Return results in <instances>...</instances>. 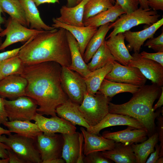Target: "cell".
<instances>
[{"instance_id": "6da1fadb", "label": "cell", "mask_w": 163, "mask_h": 163, "mask_svg": "<svg viewBox=\"0 0 163 163\" xmlns=\"http://www.w3.org/2000/svg\"><path fill=\"white\" fill-rule=\"evenodd\" d=\"M62 66L54 62L25 65L21 75L27 80L25 96L36 103L37 113L56 116V110L69 98L61 83Z\"/></svg>"}, {"instance_id": "7a4b0ae2", "label": "cell", "mask_w": 163, "mask_h": 163, "mask_svg": "<svg viewBox=\"0 0 163 163\" xmlns=\"http://www.w3.org/2000/svg\"><path fill=\"white\" fill-rule=\"evenodd\" d=\"M66 32L62 28L43 30L23 46L18 56L25 65L54 62L69 67L71 59Z\"/></svg>"}, {"instance_id": "3957f363", "label": "cell", "mask_w": 163, "mask_h": 163, "mask_svg": "<svg viewBox=\"0 0 163 163\" xmlns=\"http://www.w3.org/2000/svg\"><path fill=\"white\" fill-rule=\"evenodd\" d=\"M162 87L154 84L144 85L125 103L118 104L110 102L109 113L127 115L137 120L143 125L149 137L156 132L155 121L161 111L159 109L155 112L153 107L161 94Z\"/></svg>"}, {"instance_id": "277c9868", "label": "cell", "mask_w": 163, "mask_h": 163, "mask_svg": "<svg viewBox=\"0 0 163 163\" xmlns=\"http://www.w3.org/2000/svg\"><path fill=\"white\" fill-rule=\"evenodd\" d=\"M160 17L157 11L152 10L150 8L145 9L140 7L131 12L121 15L114 22L110 23V27L113 29L106 39L119 33H123L140 24L150 26L157 22Z\"/></svg>"}, {"instance_id": "5b68a950", "label": "cell", "mask_w": 163, "mask_h": 163, "mask_svg": "<svg viewBox=\"0 0 163 163\" xmlns=\"http://www.w3.org/2000/svg\"><path fill=\"white\" fill-rule=\"evenodd\" d=\"M111 99L98 91L94 95L85 92L79 109L90 127L97 125L109 113Z\"/></svg>"}, {"instance_id": "8992f818", "label": "cell", "mask_w": 163, "mask_h": 163, "mask_svg": "<svg viewBox=\"0 0 163 163\" xmlns=\"http://www.w3.org/2000/svg\"><path fill=\"white\" fill-rule=\"evenodd\" d=\"M34 140L16 133H11L8 137L4 134L0 136V142L10 147L25 163H41V156L34 145Z\"/></svg>"}, {"instance_id": "52a82bcc", "label": "cell", "mask_w": 163, "mask_h": 163, "mask_svg": "<svg viewBox=\"0 0 163 163\" xmlns=\"http://www.w3.org/2000/svg\"><path fill=\"white\" fill-rule=\"evenodd\" d=\"M3 101L7 116L10 121H31L37 113V104L26 96L13 100L3 98Z\"/></svg>"}, {"instance_id": "ba28073f", "label": "cell", "mask_w": 163, "mask_h": 163, "mask_svg": "<svg viewBox=\"0 0 163 163\" xmlns=\"http://www.w3.org/2000/svg\"><path fill=\"white\" fill-rule=\"evenodd\" d=\"M60 78L64 92L71 101L80 105L87 91L84 78L68 67L62 66Z\"/></svg>"}, {"instance_id": "9c48e42d", "label": "cell", "mask_w": 163, "mask_h": 163, "mask_svg": "<svg viewBox=\"0 0 163 163\" xmlns=\"http://www.w3.org/2000/svg\"><path fill=\"white\" fill-rule=\"evenodd\" d=\"M6 22L5 29L0 32V37L6 36L0 47V51L13 44L26 42L43 30L28 28L11 17Z\"/></svg>"}, {"instance_id": "30bf717a", "label": "cell", "mask_w": 163, "mask_h": 163, "mask_svg": "<svg viewBox=\"0 0 163 163\" xmlns=\"http://www.w3.org/2000/svg\"><path fill=\"white\" fill-rule=\"evenodd\" d=\"M105 78L110 81L129 84L141 87L147 79L139 69L134 67L122 65L114 61L113 68Z\"/></svg>"}, {"instance_id": "8fae6325", "label": "cell", "mask_w": 163, "mask_h": 163, "mask_svg": "<svg viewBox=\"0 0 163 163\" xmlns=\"http://www.w3.org/2000/svg\"><path fill=\"white\" fill-rule=\"evenodd\" d=\"M33 120L40 130L46 136H53L57 133L71 134L76 132L75 126L57 116L48 118L37 113Z\"/></svg>"}, {"instance_id": "7c38bea8", "label": "cell", "mask_w": 163, "mask_h": 163, "mask_svg": "<svg viewBox=\"0 0 163 163\" xmlns=\"http://www.w3.org/2000/svg\"><path fill=\"white\" fill-rule=\"evenodd\" d=\"M128 66L138 68L146 78L154 84L161 87L163 85V66L157 62L142 57L135 52Z\"/></svg>"}, {"instance_id": "4fadbf2b", "label": "cell", "mask_w": 163, "mask_h": 163, "mask_svg": "<svg viewBox=\"0 0 163 163\" xmlns=\"http://www.w3.org/2000/svg\"><path fill=\"white\" fill-rule=\"evenodd\" d=\"M36 139L42 163L53 159L62 158L64 139L61 134L48 136L42 133Z\"/></svg>"}, {"instance_id": "5bb4252c", "label": "cell", "mask_w": 163, "mask_h": 163, "mask_svg": "<svg viewBox=\"0 0 163 163\" xmlns=\"http://www.w3.org/2000/svg\"><path fill=\"white\" fill-rule=\"evenodd\" d=\"M27 80L19 75H9L0 80V97L10 100L25 96Z\"/></svg>"}, {"instance_id": "9a60e30c", "label": "cell", "mask_w": 163, "mask_h": 163, "mask_svg": "<svg viewBox=\"0 0 163 163\" xmlns=\"http://www.w3.org/2000/svg\"><path fill=\"white\" fill-rule=\"evenodd\" d=\"M163 24L162 18L142 30L133 32L129 30L124 32L125 39L128 43L126 46L129 51L139 53L145 42L147 39L153 37L155 32Z\"/></svg>"}, {"instance_id": "2e32d148", "label": "cell", "mask_w": 163, "mask_h": 163, "mask_svg": "<svg viewBox=\"0 0 163 163\" xmlns=\"http://www.w3.org/2000/svg\"><path fill=\"white\" fill-rule=\"evenodd\" d=\"M125 125L138 129H145L143 125L137 120L127 115L108 113L97 125L90 127L86 130L98 135L103 129L109 127Z\"/></svg>"}, {"instance_id": "e0dca14e", "label": "cell", "mask_w": 163, "mask_h": 163, "mask_svg": "<svg viewBox=\"0 0 163 163\" xmlns=\"http://www.w3.org/2000/svg\"><path fill=\"white\" fill-rule=\"evenodd\" d=\"M102 136L116 142L131 145L133 144L142 142L147 139L148 134L145 129H136L128 126L126 129L117 132L105 131Z\"/></svg>"}, {"instance_id": "ac0fdd59", "label": "cell", "mask_w": 163, "mask_h": 163, "mask_svg": "<svg viewBox=\"0 0 163 163\" xmlns=\"http://www.w3.org/2000/svg\"><path fill=\"white\" fill-rule=\"evenodd\" d=\"M52 27L55 28H63L70 32L77 41L80 53L83 57L86 48L90 39L97 31V27L89 26L78 27L67 25L53 19Z\"/></svg>"}, {"instance_id": "d6986e66", "label": "cell", "mask_w": 163, "mask_h": 163, "mask_svg": "<svg viewBox=\"0 0 163 163\" xmlns=\"http://www.w3.org/2000/svg\"><path fill=\"white\" fill-rule=\"evenodd\" d=\"M80 130L83 134L84 142V155L85 156L95 151L110 150L114 148L115 143L114 141L89 133L82 127L81 128Z\"/></svg>"}, {"instance_id": "ffe728a7", "label": "cell", "mask_w": 163, "mask_h": 163, "mask_svg": "<svg viewBox=\"0 0 163 163\" xmlns=\"http://www.w3.org/2000/svg\"><path fill=\"white\" fill-rule=\"evenodd\" d=\"M125 37L120 33L105 40L106 45L115 60L120 64L128 66L132 56L126 46Z\"/></svg>"}, {"instance_id": "44dd1931", "label": "cell", "mask_w": 163, "mask_h": 163, "mask_svg": "<svg viewBox=\"0 0 163 163\" xmlns=\"http://www.w3.org/2000/svg\"><path fill=\"white\" fill-rule=\"evenodd\" d=\"M79 104L73 102L69 98L56 109L58 116L71 123L73 125H78L85 128L90 126L86 122L79 110Z\"/></svg>"}, {"instance_id": "7402d4cb", "label": "cell", "mask_w": 163, "mask_h": 163, "mask_svg": "<svg viewBox=\"0 0 163 163\" xmlns=\"http://www.w3.org/2000/svg\"><path fill=\"white\" fill-rule=\"evenodd\" d=\"M89 0H82L76 5L69 7L62 6L60 10V16L55 18L61 23L73 26H84L83 16L85 6Z\"/></svg>"}, {"instance_id": "603a6c76", "label": "cell", "mask_w": 163, "mask_h": 163, "mask_svg": "<svg viewBox=\"0 0 163 163\" xmlns=\"http://www.w3.org/2000/svg\"><path fill=\"white\" fill-rule=\"evenodd\" d=\"M67 30V36L70 49L71 63L68 67L70 69L78 73L83 78L91 71L85 62L79 50L78 43L72 35Z\"/></svg>"}, {"instance_id": "cb8c5ba5", "label": "cell", "mask_w": 163, "mask_h": 163, "mask_svg": "<svg viewBox=\"0 0 163 163\" xmlns=\"http://www.w3.org/2000/svg\"><path fill=\"white\" fill-rule=\"evenodd\" d=\"M125 13L121 7L115 2L111 8L90 17L83 21L84 26L98 28L114 22L120 15Z\"/></svg>"}, {"instance_id": "d4e9b609", "label": "cell", "mask_w": 163, "mask_h": 163, "mask_svg": "<svg viewBox=\"0 0 163 163\" xmlns=\"http://www.w3.org/2000/svg\"><path fill=\"white\" fill-rule=\"evenodd\" d=\"M24 9L30 28L51 30L55 29L46 24L40 17L39 11L32 0H19Z\"/></svg>"}, {"instance_id": "484cf974", "label": "cell", "mask_w": 163, "mask_h": 163, "mask_svg": "<svg viewBox=\"0 0 163 163\" xmlns=\"http://www.w3.org/2000/svg\"><path fill=\"white\" fill-rule=\"evenodd\" d=\"M106 158L116 163H136V159L131 145L115 142L112 150L101 152Z\"/></svg>"}, {"instance_id": "4316f807", "label": "cell", "mask_w": 163, "mask_h": 163, "mask_svg": "<svg viewBox=\"0 0 163 163\" xmlns=\"http://www.w3.org/2000/svg\"><path fill=\"white\" fill-rule=\"evenodd\" d=\"M3 124L11 133L35 140L37 136L43 133L35 123L30 121H7Z\"/></svg>"}, {"instance_id": "83f0119b", "label": "cell", "mask_w": 163, "mask_h": 163, "mask_svg": "<svg viewBox=\"0 0 163 163\" xmlns=\"http://www.w3.org/2000/svg\"><path fill=\"white\" fill-rule=\"evenodd\" d=\"M64 139L62 158L66 163H76L79 153V132L61 134Z\"/></svg>"}, {"instance_id": "f1b7e54d", "label": "cell", "mask_w": 163, "mask_h": 163, "mask_svg": "<svg viewBox=\"0 0 163 163\" xmlns=\"http://www.w3.org/2000/svg\"><path fill=\"white\" fill-rule=\"evenodd\" d=\"M114 61L109 62L102 68L91 72L84 78L88 93L94 95L97 92L105 77L111 70Z\"/></svg>"}, {"instance_id": "f546056e", "label": "cell", "mask_w": 163, "mask_h": 163, "mask_svg": "<svg viewBox=\"0 0 163 163\" xmlns=\"http://www.w3.org/2000/svg\"><path fill=\"white\" fill-rule=\"evenodd\" d=\"M140 87L129 84L113 82L104 78L98 91L105 96L112 98L116 94L121 93L129 92L133 94Z\"/></svg>"}, {"instance_id": "4dcf8cb0", "label": "cell", "mask_w": 163, "mask_h": 163, "mask_svg": "<svg viewBox=\"0 0 163 163\" xmlns=\"http://www.w3.org/2000/svg\"><path fill=\"white\" fill-rule=\"evenodd\" d=\"M110 23L100 26L89 41L86 48L83 59L87 64L105 40V37L111 29Z\"/></svg>"}, {"instance_id": "1f68e13d", "label": "cell", "mask_w": 163, "mask_h": 163, "mask_svg": "<svg viewBox=\"0 0 163 163\" xmlns=\"http://www.w3.org/2000/svg\"><path fill=\"white\" fill-rule=\"evenodd\" d=\"M158 140V134L156 132L141 143L131 145L135 156L136 163H145L149 155L154 152Z\"/></svg>"}, {"instance_id": "d6a6232c", "label": "cell", "mask_w": 163, "mask_h": 163, "mask_svg": "<svg viewBox=\"0 0 163 163\" xmlns=\"http://www.w3.org/2000/svg\"><path fill=\"white\" fill-rule=\"evenodd\" d=\"M0 5L3 11L10 17L22 25L29 27L24 9L19 0H0Z\"/></svg>"}, {"instance_id": "836d02e7", "label": "cell", "mask_w": 163, "mask_h": 163, "mask_svg": "<svg viewBox=\"0 0 163 163\" xmlns=\"http://www.w3.org/2000/svg\"><path fill=\"white\" fill-rule=\"evenodd\" d=\"M105 40L93 55L91 61L87 64L91 72L102 68L109 62L115 61L107 48Z\"/></svg>"}, {"instance_id": "e575fe53", "label": "cell", "mask_w": 163, "mask_h": 163, "mask_svg": "<svg viewBox=\"0 0 163 163\" xmlns=\"http://www.w3.org/2000/svg\"><path fill=\"white\" fill-rule=\"evenodd\" d=\"M115 2L114 0H89L85 6L83 21L111 8Z\"/></svg>"}, {"instance_id": "d590c367", "label": "cell", "mask_w": 163, "mask_h": 163, "mask_svg": "<svg viewBox=\"0 0 163 163\" xmlns=\"http://www.w3.org/2000/svg\"><path fill=\"white\" fill-rule=\"evenodd\" d=\"M24 66L18 55L6 60L0 65L3 78L11 75H21Z\"/></svg>"}, {"instance_id": "8d00e7d4", "label": "cell", "mask_w": 163, "mask_h": 163, "mask_svg": "<svg viewBox=\"0 0 163 163\" xmlns=\"http://www.w3.org/2000/svg\"><path fill=\"white\" fill-rule=\"evenodd\" d=\"M84 163H111L112 161L105 157L101 151L91 152L83 158Z\"/></svg>"}, {"instance_id": "74e56055", "label": "cell", "mask_w": 163, "mask_h": 163, "mask_svg": "<svg viewBox=\"0 0 163 163\" xmlns=\"http://www.w3.org/2000/svg\"><path fill=\"white\" fill-rule=\"evenodd\" d=\"M147 40L144 46L153 49L156 52H163V32L156 37L150 38Z\"/></svg>"}, {"instance_id": "f35d334b", "label": "cell", "mask_w": 163, "mask_h": 163, "mask_svg": "<svg viewBox=\"0 0 163 163\" xmlns=\"http://www.w3.org/2000/svg\"><path fill=\"white\" fill-rule=\"evenodd\" d=\"M125 13L131 12L137 9L139 5L138 0H116Z\"/></svg>"}, {"instance_id": "ab89813d", "label": "cell", "mask_w": 163, "mask_h": 163, "mask_svg": "<svg viewBox=\"0 0 163 163\" xmlns=\"http://www.w3.org/2000/svg\"><path fill=\"white\" fill-rule=\"evenodd\" d=\"M157 120V126L156 129L158 134V140L160 141V146L161 147L159 157H163V117L159 115L156 118Z\"/></svg>"}, {"instance_id": "60d3db41", "label": "cell", "mask_w": 163, "mask_h": 163, "mask_svg": "<svg viewBox=\"0 0 163 163\" xmlns=\"http://www.w3.org/2000/svg\"><path fill=\"white\" fill-rule=\"evenodd\" d=\"M34 38L26 42L19 47L0 53V65L6 60L18 55L21 49Z\"/></svg>"}, {"instance_id": "b9f144b4", "label": "cell", "mask_w": 163, "mask_h": 163, "mask_svg": "<svg viewBox=\"0 0 163 163\" xmlns=\"http://www.w3.org/2000/svg\"><path fill=\"white\" fill-rule=\"evenodd\" d=\"M140 54L142 57L156 62L163 66V52L150 53L143 51Z\"/></svg>"}, {"instance_id": "7bdbcfd3", "label": "cell", "mask_w": 163, "mask_h": 163, "mask_svg": "<svg viewBox=\"0 0 163 163\" xmlns=\"http://www.w3.org/2000/svg\"><path fill=\"white\" fill-rule=\"evenodd\" d=\"M147 2L149 7L152 10L163 11V0H147Z\"/></svg>"}, {"instance_id": "ee69618b", "label": "cell", "mask_w": 163, "mask_h": 163, "mask_svg": "<svg viewBox=\"0 0 163 163\" xmlns=\"http://www.w3.org/2000/svg\"><path fill=\"white\" fill-rule=\"evenodd\" d=\"M155 150L151 153L150 156L149 158L147 159L145 163H156V161L159 157L161 149L160 145L157 143L155 145Z\"/></svg>"}, {"instance_id": "f6af8a7d", "label": "cell", "mask_w": 163, "mask_h": 163, "mask_svg": "<svg viewBox=\"0 0 163 163\" xmlns=\"http://www.w3.org/2000/svg\"><path fill=\"white\" fill-rule=\"evenodd\" d=\"M9 163H25L11 149H7Z\"/></svg>"}, {"instance_id": "bcb514c9", "label": "cell", "mask_w": 163, "mask_h": 163, "mask_svg": "<svg viewBox=\"0 0 163 163\" xmlns=\"http://www.w3.org/2000/svg\"><path fill=\"white\" fill-rule=\"evenodd\" d=\"M79 148L78 158L76 163H84L83 158L84 155L83 154V145L84 137L83 134L81 132L79 133Z\"/></svg>"}, {"instance_id": "7dc6e473", "label": "cell", "mask_w": 163, "mask_h": 163, "mask_svg": "<svg viewBox=\"0 0 163 163\" xmlns=\"http://www.w3.org/2000/svg\"><path fill=\"white\" fill-rule=\"evenodd\" d=\"M7 121L8 119L4 107L3 98L0 97V126Z\"/></svg>"}, {"instance_id": "c3c4849f", "label": "cell", "mask_w": 163, "mask_h": 163, "mask_svg": "<svg viewBox=\"0 0 163 163\" xmlns=\"http://www.w3.org/2000/svg\"><path fill=\"white\" fill-rule=\"evenodd\" d=\"M11 149L5 143L0 142V159L8 158L7 149Z\"/></svg>"}, {"instance_id": "681fc988", "label": "cell", "mask_w": 163, "mask_h": 163, "mask_svg": "<svg viewBox=\"0 0 163 163\" xmlns=\"http://www.w3.org/2000/svg\"><path fill=\"white\" fill-rule=\"evenodd\" d=\"M37 6L45 3H57L59 4V0H32Z\"/></svg>"}, {"instance_id": "f907efd6", "label": "cell", "mask_w": 163, "mask_h": 163, "mask_svg": "<svg viewBox=\"0 0 163 163\" xmlns=\"http://www.w3.org/2000/svg\"><path fill=\"white\" fill-rule=\"evenodd\" d=\"M163 104V87H162V91L160 96L159 99L157 103L153 107V110L154 111L158 108L160 107Z\"/></svg>"}, {"instance_id": "816d5d0a", "label": "cell", "mask_w": 163, "mask_h": 163, "mask_svg": "<svg viewBox=\"0 0 163 163\" xmlns=\"http://www.w3.org/2000/svg\"><path fill=\"white\" fill-rule=\"evenodd\" d=\"M65 161L62 158H57L51 159L44 161L43 163H64Z\"/></svg>"}, {"instance_id": "f5cc1de1", "label": "cell", "mask_w": 163, "mask_h": 163, "mask_svg": "<svg viewBox=\"0 0 163 163\" xmlns=\"http://www.w3.org/2000/svg\"><path fill=\"white\" fill-rule=\"evenodd\" d=\"M140 7L145 9H148L150 8L149 7L147 0H138Z\"/></svg>"}, {"instance_id": "db71d44e", "label": "cell", "mask_w": 163, "mask_h": 163, "mask_svg": "<svg viewBox=\"0 0 163 163\" xmlns=\"http://www.w3.org/2000/svg\"><path fill=\"white\" fill-rule=\"evenodd\" d=\"M4 12L0 5V32L3 30L1 27L2 25L6 22L5 19L2 15V13L3 14Z\"/></svg>"}, {"instance_id": "11a10c76", "label": "cell", "mask_w": 163, "mask_h": 163, "mask_svg": "<svg viewBox=\"0 0 163 163\" xmlns=\"http://www.w3.org/2000/svg\"><path fill=\"white\" fill-rule=\"evenodd\" d=\"M11 133L8 130L4 129L0 126V136L4 134L8 136Z\"/></svg>"}, {"instance_id": "9f6ffc18", "label": "cell", "mask_w": 163, "mask_h": 163, "mask_svg": "<svg viewBox=\"0 0 163 163\" xmlns=\"http://www.w3.org/2000/svg\"><path fill=\"white\" fill-rule=\"evenodd\" d=\"M67 4L66 6L72 7L76 5L77 4L76 0H67Z\"/></svg>"}, {"instance_id": "6f0895ef", "label": "cell", "mask_w": 163, "mask_h": 163, "mask_svg": "<svg viewBox=\"0 0 163 163\" xmlns=\"http://www.w3.org/2000/svg\"><path fill=\"white\" fill-rule=\"evenodd\" d=\"M9 158H8L5 159H0V163H8Z\"/></svg>"}, {"instance_id": "680465c9", "label": "cell", "mask_w": 163, "mask_h": 163, "mask_svg": "<svg viewBox=\"0 0 163 163\" xmlns=\"http://www.w3.org/2000/svg\"><path fill=\"white\" fill-rule=\"evenodd\" d=\"M163 163V157H160L157 159L156 162V163Z\"/></svg>"}, {"instance_id": "91938a15", "label": "cell", "mask_w": 163, "mask_h": 163, "mask_svg": "<svg viewBox=\"0 0 163 163\" xmlns=\"http://www.w3.org/2000/svg\"><path fill=\"white\" fill-rule=\"evenodd\" d=\"M2 78H3V77H2V74H1V71L0 70V80L2 79Z\"/></svg>"}, {"instance_id": "94428289", "label": "cell", "mask_w": 163, "mask_h": 163, "mask_svg": "<svg viewBox=\"0 0 163 163\" xmlns=\"http://www.w3.org/2000/svg\"><path fill=\"white\" fill-rule=\"evenodd\" d=\"M2 43V37H0V47L1 46Z\"/></svg>"}, {"instance_id": "6125c7cd", "label": "cell", "mask_w": 163, "mask_h": 163, "mask_svg": "<svg viewBox=\"0 0 163 163\" xmlns=\"http://www.w3.org/2000/svg\"><path fill=\"white\" fill-rule=\"evenodd\" d=\"M82 0H76L77 4L80 3Z\"/></svg>"}]
</instances>
